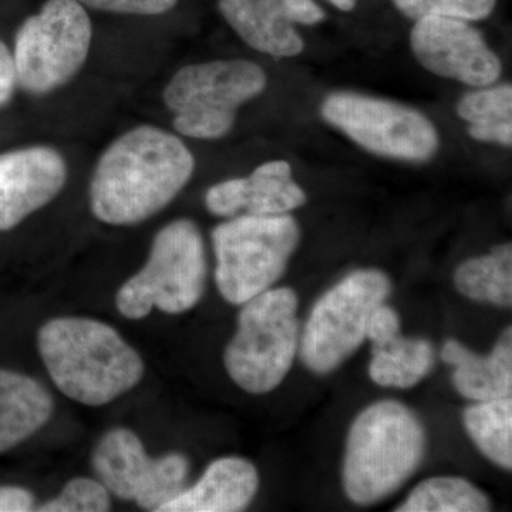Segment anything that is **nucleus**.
Instances as JSON below:
<instances>
[{
  "mask_svg": "<svg viewBox=\"0 0 512 512\" xmlns=\"http://www.w3.org/2000/svg\"><path fill=\"white\" fill-rule=\"evenodd\" d=\"M35 507V497L29 490L15 485L0 487V512H28Z\"/></svg>",
  "mask_w": 512,
  "mask_h": 512,
  "instance_id": "c756f323",
  "label": "nucleus"
},
{
  "mask_svg": "<svg viewBox=\"0 0 512 512\" xmlns=\"http://www.w3.org/2000/svg\"><path fill=\"white\" fill-rule=\"evenodd\" d=\"M434 362L436 350L429 340L399 335L386 345L372 348L369 375L380 386L409 389L429 375Z\"/></svg>",
  "mask_w": 512,
  "mask_h": 512,
  "instance_id": "6ab92c4d",
  "label": "nucleus"
},
{
  "mask_svg": "<svg viewBox=\"0 0 512 512\" xmlns=\"http://www.w3.org/2000/svg\"><path fill=\"white\" fill-rule=\"evenodd\" d=\"M457 114L468 124V136L480 143L512 146V86L478 87L457 104Z\"/></svg>",
  "mask_w": 512,
  "mask_h": 512,
  "instance_id": "aec40b11",
  "label": "nucleus"
},
{
  "mask_svg": "<svg viewBox=\"0 0 512 512\" xmlns=\"http://www.w3.org/2000/svg\"><path fill=\"white\" fill-rule=\"evenodd\" d=\"M464 426L471 440L488 460L511 470L512 468V399L478 402L466 407Z\"/></svg>",
  "mask_w": 512,
  "mask_h": 512,
  "instance_id": "4be33fe9",
  "label": "nucleus"
},
{
  "mask_svg": "<svg viewBox=\"0 0 512 512\" xmlns=\"http://www.w3.org/2000/svg\"><path fill=\"white\" fill-rule=\"evenodd\" d=\"M92 43V19L79 0H46L15 35L18 87L32 96L56 92L83 69Z\"/></svg>",
  "mask_w": 512,
  "mask_h": 512,
  "instance_id": "6e6552de",
  "label": "nucleus"
},
{
  "mask_svg": "<svg viewBox=\"0 0 512 512\" xmlns=\"http://www.w3.org/2000/svg\"><path fill=\"white\" fill-rule=\"evenodd\" d=\"M259 488L258 471L241 457L218 458L197 484L185 488L160 512H238L254 500Z\"/></svg>",
  "mask_w": 512,
  "mask_h": 512,
  "instance_id": "2eb2a0df",
  "label": "nucleus"
},
{
  "mask_svg": "<svg viewBox=\"0 0 512 512\" xmlns=\"http://www.w3.org/2000/svg\"><path fill=\"white\" fill-rule=\"evenodd\" d=\"M306 194L292 177L288 161L274 160L256 167L248 177L229 178L212 185L205 207L217 217L284 215L306 204Z\"/></svg>",
  "mask_w": 512,
  "mask_h": 512,
  "instance_id": "4468645a",
  "label": "nucleus"
},
{
  "mask_svg": "<svg viewBox=\"0 0 512 512\" xmlns=\"http://www.w3.org/2000/svg\"><path fill=\"white\" fill-rule=\"evenodd\" d=\"M301 241V228L289 214H242L212 231L215 282L225 301L244 305L268 291L284 275Z\"/></svg>",
  "mask_w": 512,
  "mask_h": 512,
  "instance_id": "423d86ee",
  "label": "nucleus"
},
{
  "mask_svg": "<svg viewBox=\"0 0 512 512\" xmlns=\"http://www.w3.org/2000/svg\"><path fill=\"white\" fill-rule=\"evenodd\" d=\"M67 175L66 158L46 144L0 153V232L12 231L55 200Z\"/></svg>",
  "mask_w": 512,
  "mask_h": 512,
  "instance_id": "f8f14e48",
  "label": "nucleus"
},
{
  "mask_svg": "<svg viewBox=\"0 0 512 512\" xmlns=\"http://www.w3.org/2000/svg\"><path fill=\"white\" fill-rule=\"evenodd\" d=\"M392 292L389 276L360 269L329 289L313 306L299 340V355L312 372L326 375L365 342L370 315Z\"/></svg>",
  "mask_w": 512,
  "mask_h": 512,
  "instance_id": "1a4fd4ad",
  "label": "nucleus"
},
{
  "mask_svg": "<svg viewBox=\"0 0 512 512\" xmlns=\"http://www.w3.org/2000/svg\"><path fill=\"white\" fill-rule=\"evenodd\" d=\"M153 463L154 458L148 457L140 437L124 427L107 431L92 458L100 483L109 493L126 501L137 500L150 477Z\"/></svg>",
  "mask_w": 512,
  "mask_h": 512,
  "instance_id": "a211bd4d",
  "label": "nucleus"
},
{
  "mask_svg": "<svg viewBox=\"0 0 512 512\" xmlns=\"http://www.w3.org/2000/svg\"><path fill=\"white\" fill-rule=\"evenodd\" d=\"M454 284L468 299L511 308V244L498 245L490 254L467 259L458 266Z\"/></svg>",
  "mask_w": 512,
  "mask_h": 512,
  "instance_id": "412c9836",
  "label": "nucleus"
},
{
  "mask_svg": "<svg viewBox=\"0 0 512 512\" xmlns=\"http://www.w3.org/2000/svg\"><path fill=\"white\" fill-rule=\"evenodd\" d=\"M410 46L427 72L467 86H491L503 73L500 57L468 20L444 16L416 20Z\"/></svg>",
  "mask_w": 512,
  "mask_h": 512,
  "instance_id": "9b49d317",
  "label": "nucleus"
},
{
  "mask_svg": "<svg viewBox=\"0 0 512 512\" xmlns=\"http://www.w3.org/2000/svg\"><path fill=\"white\" fill-rule=\"evenodd\" d=\"M399 335L402 333H400V318L397 312L384 303L377 306L370 315L366 330V339H370L372 348L386 345Z\"/></svg>",
  "mask_w": 512,
  "mask_h": 512,
  "instance_id": "cd10ccee",
  "label": "nucleus"
},
{
  "mask_svg": "<svg viewBox=\"0 0 512 512\" xmlns=\"http://www.w3.org/2000/svg\"><path fill=\"white\" fill-rule=\"evenodd\" d=\"M498 0H392L394 8L407 19L444 16L478 22L490 18Z\"/></svg>",
  "mask_w": 512,
  "mask_h": 512,
  "instance_id": "393cba45",
  "label": "nucleus"
},
{
  "mask_svg": "<svg viewBox=\"0 0 512 512\" xmlns=\"http://www.w3.org/2000/svg\"><path fill=\"white\" fill-rule=\"evenodd\" d=\"M194 171V154L178 134L153 124L130 128L97 160L90 210L113 227L141 224L168 207Z\"/></svg>",
  "mask_w": 512,
  "mask_h": 512,
  "instance_id": "f257e3e1",
  "label": "nucleus"
},
{
  "mask_svg": "<svg viewBox=\"0 0 512 512\" xmlns=\"http://www.w3.org/2000/svg\"><path fill=\"white\" fill-rule=\"evenodd\" d=\"M328 2L342 12H352L357 5V0H328Z\"/></svg>",
  "mask_w": 512,
  "mask_h": 512,
  "instance_id": "7c9ffc66",
  "label": "nucleus"
},
{
  "mask_svg": "<svg viewBox=\"0 0 512 512\" xmlns=\"http://www.w3.org/2000/svg\"><path fill=\"white\" fill-rule=\"evenodd\" d=\"M218 10L251 49L276 59L305 49L295 25L315 26L326 19L315 0H218Z\"/></svg>",
  "mask_w": 512,
  "mask_h": 512,
  "instance_id": "ddd939ff",
  "label": "nucleus"
},
{
  "mask_svg": "<svg viewBox=\"0 0 512 512\" xmlns=\"http://www.w3.org/2000/svg\"><path fill=\"white\" fill-rule=\"evenodd\" d=\"M86 9L124 16H161L177 8L180 0H79Z\"/></svg>",
  "mask_w": 512,
  "mask_h": 512,
  "instance_id": "bb28decb",
  "label": "nucleus"
},
{
  "mask_svg": "<svg viewBox=\"0 0 512 512\" xmlns=\"http://www.w3.org/2000/svg\"><path fill=\"white\" fill-rule=\"evenodd\" d=\"M37 346L57 389L86 406L109 404L143 379L141 356L100 320H49L37 333Z\"/></svg>",
  "mask_w": 512,
  "mask_h": 512,
  "instance_id": "f03ea898",
  "label": "nucleus"
},
{
  "mask_svg": "<svg viewBox=\"0 0 512 512\" xmlns=\"http://www.w3.org/2000/svg\"><path fill=\"white\" fill-rule=\"evenodd\" d=\"M441 359L454 366L457 392L474 402L512 396V329L508 328L488 356H478L456 339L441 348Z\"/></svg>",
  "mask_w": 512,
  "mask_h": 512,
  "instance_id": "dca6fc26",
  "label": "nucleus"
},
{
  "mask_svg": "<svg viewBox=\"0 0 512 512\" xmlns=\"http://www.w3.org/2000/svg\"><path fill=\"white\" fill-rule=\"evenodd\" d=\"M320 114L326 123L376 156L424 163L439 151L440 136L433 121L406 104L338 92L323 100Z\"/></svg>",
  "mask_w": 512,
  "mask_h": 512,
  "instance_id": "9d476101",
  "label": "nucleus"
},
{
  "mask_svg": "<svg viewBox=\"0 0 512 512\" xmlns=\"http://www.w3.org/2000/svg\"><path fill=\"white\" fill-rule=\"evenodd\" d=\"M18 79H16L15 59L12 50L0 39V109L8 106L13 99Z\"/></svg>",
  "mask_w": 512,
  "mask_h": 512,
  "instance_id": "c85d7f7f",
  "label": "nucleus"
},
{
  "mask_svg": "<svg viewBox=\"0 0 512 512\" xmlns=\"http://www.w3.org/2000/svg\"><path fill=\"white\" fill-rule=\"evenodd\" d=\"M188 470L190 463L183 454L170 453L154 458L150 477L134 503L143 510L160 512L165 504L183 493Z\"/></svg>",
  "mask_w": 512,
  "mask_h": 512,
  "instance_id": "b1692460",
  "label": "nucleus"
},
{
  "mask_svg": "<svg viewBox=\"0 0 512 512\" xmlns=\"http://www.w3.org/2000/svg\"><path fill=\"white\" fill-rule=\"evenodd\" d=\"M268 76L244 59L212 60L181 67L164 87L175 133L194 140H220L237 121L239 107L265 92Z\"/></svg>",
  "mask_w": 512,
  "mask_h": 512,
  "instance_id": "20e7f679",
  "label": "nucleus"
},
{
  "mask_svg": "<svg viewBox=\"0 0 512 512\" xmlns=\"http://www.w3.org/2000/svg\"><path fill=\"white\" fill-rule=\"evenodd\" d=\"M52 394L45 386L12 370L0 369V454L30 439L50 420Z\"/></svg>",
  "mask_w": 512,
  "mask_h": 512,
  "instance_id": "f3484780",
  "label": "nucleus"
},
{
  "mask_svg": "<svg viewBox=\"0 0 512 512\" xmlns=\"http://www.w3.org/2000/svg\"><path fill=\"white\" fill-rule=\"evenodd\" d=\"M487 495L460 477H434L417 485L397 512L490 511Z\"/></svg>",
  "mask_w": 512,
  "mask_h": 512,
  "instance_id": "5701e85b",
  "label": "nucleus"
},
{
  "mask_svg": "<svg viewBox=\"0 0 512 512\" xmlns=\"http://www.w3.org/2000/svg\"><path fill=\"white\" fill-rule=\"evenodd\" d=\"M110 493L100 481L77 477L64 485L62 493L46 504L40 512H104L110 510Z\"/></svg>",
  "mask_w": 512,
  "mask_h": 512,
  "instance_id": "a878e982",
  "label": "nucleus"
},
{
  "mask_svg": "<svg viewBox=\"0 0 512 512\" xmlns=\"http://www.w3.org/2000/svg\"><path fill=\"white\" fill-rule=\"evenodd\" d=\"M205 281L207 258L200 228L180 218L157 232L146 264L117 292L116 306L131 320L146 318L154 308L180 315L200 302Z\"/></svg>",
  "mask_w": 512,
  "mask_h": 512,
  "instance_id": "39448f33",
  "label": "nucleus"
},
{
  "mask_svg": "<svg viewBox=\"0 0 512 512\" xmlns=\"http://www.w3.org/2000/svg\"><path fill=\"white\" fill-rule=\"evenodd\" d=\"M242 306L225 369L245 392L269 393L288 375L299 350L298 296L289 288L268 289Z\"/></svg>",
  "mask_w": 512,
  "mask_h": 512,
  "instance_id": "0eeeda50",
  "label": "nucleus"
},
{
  "mask_svg": "<svg viewBox=\"0 0 512 512\" xmlns=\"http://www.w3.org/2000/svg\"><path fill=\"white\" fill-rule=\"evenodd\" d=\"M426 431L404 404L384 400L366 407L350 427L343 463V487L357 505L379 503L419 468Z\"/></svg>",
  "mask_w": 512,
  "mask_h": 512,
  "instance_id": "7ed1b4c3",
  "label": "nucleus"
}]
</instances>
